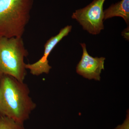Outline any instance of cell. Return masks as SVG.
<instances>
[{
  "label": "cell",
  "mask_w": 129,
  "mask_h": 129,
  "mask_svg": "<svg viewBox=\"0 0 129 129\" xmlns=\"http://www.w3.org/2000/svg\"><path fill=\"white\" fill-rule=\"evenodd\" d=\"M0 115L24 126L36 104L29 96L27 85L10 75L0 76Z\"/></svg>",
  "instance_id": "6da1fadb"
},
{
  "label": "cell",
  "mask_w": 129,
  "mask_h": 129,
  "mask_svg": "<svg viewBox=\"0 0 129 129\" xmlns=\"http://www.w3.org/2000/svg\"><path fill=\"white\" fill-rule=\"evenodd\" d=\"M33 4V0H0V37H22Z\"/></svg>",
  "instance_id": "7a4b0ae2"
},
{
  "label": "cell",
  "mask_w": 129,
  "mask_h": 129,
  "mask_svg": "<svg viewBox=\"0 0 129 129\" xmlns=\"http://www.w3.org/2000/svg\"><path fill=\"white\" fill-rule=\"evenodd\" d=\"M28 54L22 37H0V76L10 75L24 82L27 74L24 58Z\"/></svg>",
  "instance_id": "3957f363"
},
{
  "label": "cell",
  "mask_w": 129,
  "mask_h": 129,
  "mask_svg": "<svg viewBox=\"0 0 129 129\" xmlns=\"http://www.w3.org/2000/svg\"><path fill=\"white\" fill-rule=\"evenodd\" d=\"M106 0H94L86 7L76 10L72 18L91 34H99L104 29L103 5Z\"/></svg>",
  "instance_id": "277c9868"
},
{
  "label": "cell",
  "mask_w": 129,
  "mask_h": 129,
  "mask_svg": "<svg viewBox=\"0 0 129 129\" xmlns=\"http://www.w3.org/2000/svg\"><path fill=\"white\" fill-rule=\"evenodd\" d=\"M72 28V25H68L61 29L56 35L52 37L46 41L44 45V54L40 60L31 64L26 63L25 68L30 71L31 74L38 76L43 74L49 73L52 67L48 63V56L57 45L69 35Z\"/></svg>",
  "instance_id": "5b68a950"
},
{
  "label": "cell",
  "mask_w": 129,
  "mask_h": 129,
  "mask_svg": "<svg viewBox=\"0 0 129 129\" xmlns=\"http://www.w3.org/2000/svg\"><path fill=\"white\" fill-rule=\"evenodd\" d=\"M83 53L81 59L76 67V72L84 78L100 81V75L104 69V57H93L89 55L85 43L80 44Z\"/></svg>",
  "instance_id": "8992f818"
},
{
  "label": "cell",
  "mask_w": 129,
  "mask_h": 129,
  "mask_svg": "<svg viewBox=\"0 0 129 129\" xmlns=\"http://www.w3.org/2000/svg\"><path fill=\"white\" fill-rule=\"evenodd\" d=\"M104 20L113 17H119L123 19L127 24L129 23V0L121 1L111 5L104 11Z\"/></svg>",
  "instance_id": "52a82bcc"
},
{
  "label": "cell",
  "mask_w": 129,
  "mask_h": 129,
  "mask_svg": "<svg viewBox=\"0 0 129 129\" xmlns=\"http://www.w3.org/2000/svg\"><path fill=\"white\" fill-rule=\"evenodd\" d=\"M0 129H24V127L19 124L10 118L0 115Z\"/></svg>",
  "instance_id": "ba28073f"
},
{
  "label": "cell",
  "mask_w": 129,
  "mask_h": 129,
  "mask_svg": "<svg viewBox=\"0 0 129 129\" xmlns=\"http://www.w3.org/2000/svg\"><path fill=\"white\" fill-rule=\"evenodd\" d=\"M122 35L123 36L126 38L127 40H129V29H125L124 31L122 32Z\"/></svg>",
  "instance_id": "9c48e42d"
},
{
  "label": "cell",
  "mask_w": 129,
  "mask_h": 129,
  "mask_svg": "<svg viewBox=\"0 0 129 129\" xmlns=\"http://www.w3.org/2000/svg\"><path fill=\"white\" fill-rule=\"evenodd\" d=\"M0 86H1V78H0Z\"/></svg>",
  "instance_id": "30bf717a"
}]
</instances>
